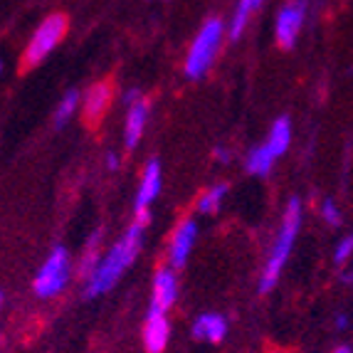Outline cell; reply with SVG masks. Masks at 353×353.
<instances>
[{
  "label": "cell",
  "instance_id": "6da1fadb",
  "mask_svg": "<svg viewBox=\"0 0 353 353\" xmlns=\"http://www.w3.org/2000/svg\"><path fill=\"white\" fill-rule=\"evenodd\" d=\"M143 232H146V220L136 218L124 230V235L119 237L106 252H101L99 262H97V267L87 277V284H84V296L87 299H97V296L106 294V292H112L117 287V282L124 277V272L134 265L139 252H141Z\"/></svg>",
  "mask_w": 353,
  "mask_h": 353
},
{
  "label": "cell",
  "instance_id": "7a4b0ae2",
  "mask_svg": "<svg viewBox=\"0 0 353 353\" xmlns=\"http://www.w3.org/2000/svg\"><path fill=\"white\" fill-rule=\"evenodd\" d=\"M301 220H304V205H301L299 198H289L287 208L282 212V220H279L277 235H274L270 254H267V262L262 267V274H259V282H257L259 294H270L272 289L277 287L284 267L289 262V254L294 250L296 237H299Z\"/></svg>",
  "mask_w": 353,
  "mask_h": 353
},
{
  "label": "cell",
  "instance_id": "3957f363",
  "mask_svg": "<svg viewBox=\"0 0 353 353\" xmlns=\"http://www.w3.org/2000/svg\"><path fill=\"white\" fill-rule=\"evenodd\" d=\"M225 40H228V25H225V20H220L218 15L208 18L201 25V30L195 32L188 52H185V62H183L185 77L193 79V82L203 79L210 72V67L215 65Z\"/></svg>",
  "mask_w": 353,
  "mask_h": 353
},
{
  "label": "cell",
  "instance_id": "277c9868",
  "mask_svg": "<svg viewBox=\"0 0 353 353\" xmlns=\"http://www.w3.org/2000/svg\"><path fill=\"white\" fill-rule=\"evenodd\" d=\"M72 272H74V265H72L70 250L62 248V245H54L35 274V282H32L35 294L40 299H54V296H59L70 287Z\"/></svg>",
  "mask_w": 353,
  "mask_h": 353
},
{
  "label": "cell",
  "instance_id": "5b68a950",
  "mask_svg": "<svg viewBox=\"0 0 353 353\" xmlns=\"http://www.w3.org/2000/svg\"><path fill=\"white\" fill-rule=\"evenodd\" d=\"M65 35H67V15H62V12L48 15V18L35 28V32H32V37H30V42H28V48H25V65L28 67L42 65V62L57 50L59 42L65 40Z\"/></svg>",
  "mask_w": 353,
  "mask_h": 353
},
{
  "label": "cell",
  "instance_id": "8992f818",
  "mask_svg": "<svg viewBox=\"0 0 353 353\" xmlns=\"http://www.w3.org/2000/svg\"><path fill=\"white\" fill-rule=\"evenodd\" d=\"M306 23V0H287L274 18V40L279 48L292 50Z\"/></svg>",
  "mask_w": 353,
  "mask_h": 353
},
{
  "label": "cell",
  "instance_id": "52a82bcc",
  "mask_svg": "<svg viewBox=\"0 0 353 353\" xmlns=\"http://www.w3.org/2000/svg\"><path fill=\"white\" fill-rule=\"evenodd\" d=\"M161 188H163V168H161L159 159H151L143 165L141 183H139L134 201V212L141 220H148V208L156 203V198L161 195Z\"/></svg>",
  "mask_w": 353,
  "mask_h": 353
},
{
  "label": "cell",
  "instance_id": "ba28073f",
  "mask_svg": "<svg viewBox=\"0 0 353 353\" xmlns=\"http://www.w3.org/2000/svg\"><path fill=\"white\" fill-rule=\"evenodd\" d=\"M198 232H201V225L195 218H185L176 225L171 240H168V265L173 270H181L188 262L190 252L195 248V240H198Z\"/></svg>",
  "mask_w": 353,
  "mask_h": 353
},
{
  "label": "cell",
  "instance_id": "9c48e42d",
  "mask_svg": "<svg viewBox=\"0 0 353 353\" xmlns=\"http://www.w3.org/2000/svg\"><path fill=\"white\" fill-rule=\"evenodd\" d=\"M178 294H181V284H178L176 270H173L171 265L156 270L153 284H151V306H148V309L168 312L171 306H176Z\"/></svg>",
  "mask_w": 353,
  "mask_h": 353
},
{
  "label": "cell",
  "instance_id": "30bf717a",
  "mask_svg": "<svg viewBox=\"0 0 353 353\" xmlns=\"http://www.w3.org/2000/svg\"><path fill=\"white\" fill-rule=\"evenodd\" d=\"M171 319H168V312H159V309H148L146 321H143V348L148 353H163L168 348V341H171Z\"/></svg>",
  "mask_w": 353,
  "mask_h": 353
},
{
  "label": "cell",
  "instance_id": "8fae6325",
  "mask_svg": "<svg viewBox=\"0 0 353 353\" xmlns=\"http://www.w3.org/2000/svg\"><path fill=\"white\" fill-rule=\"evenodd\" d=\"M114 99V87L112 82H97L87 89L82 94V117L89 126H97L101 119L106 117L109 106H112Z\"/></svg>",
  "mask_w": 353,
  "mask_h": 353
},
{
  "label": "cell",
  "instance_id": "7c38bea8",
  "mask_svg": "<svg viewBox=\"0 0 353 353\" xmlns=\"http://www.w3.org/2000/svg\"><path fill=\"white\" fill-rule=\"evenodd\" d=\"M190 336H193L195 341H205V343L225 341V336H228V319L218 312L201 314L193 321V326H190Z\"/></svg>",
  "mask_w": 353,
  "mask_h": 353
},
{
  "label": "cell",
  "instance_id": "4fadbf2b",
  "mask_svg": "<svg viewBox=\"0 0 353 353\" xmlns=\"http://www.w3.org/2000/svg\"><path fill=\"white\" fill-rule=\"evenodd\" d=\"M148 114H151V106L148 101H136L126 109V121H124V146L129 151H134L141 141L143 131H146V124H148Z\"/></svg>",
  "mask_w": 353,
  "mask_h": 353
},
{
  "label": "cell",
  "instance_id": "5bb4252c",
  "mask_svg": "<svg viewBox=\"0 0 353 353\" xmlns=\"http://www.w3.org/2000/svg\"><path fill=\"white\" fill-rule=\"evenodd\" d=\"M265 0H237L235 10H232V18H230V25H228V40H240L245 35V30H248L250 20H252L254 12L262 8Z\"/></svg>",
  "mask_w": 353,
  "mask_h": 353
},
{
  "label": "cell",
  "instance_id": "9a60e30c",
  "mask_svg": "<svg viewBox=\"0 0 353 353\" xmlns=\"http://www.w3.org/2000/svg\"><path fill=\"white\" fill-rule=\"evenodd\" d=\"M274 153L267 148V143H259V146L250 148L248 156H245V168H248L250 176L267 178L274 168Z\"/></svg>",
  "mask_w": 353,
  "mask_h": 353
},
{
  "label": "cell",
  "instance_id": "2e32d148",
  "mask_svg": "<svg viewBox=\"0 0 353 353\" xmlns=\"http://www.w3.org/2000/svg\"><path fill=\"white\" fill-rule=\"evenodd\" d=\"M265 143L274 153V159H279V156H284L289 151V143H292V121H289V117H279L270 126V134H267Z\"/></svg>",
  "mask_w": 353,
  "mask_h": 353
},
{
  "label": "cell",
  "instance_id": "e0dca14e",
  "mask_svg": "<svg viewBox=\"0 0 353 353\" xmlns=\"http://www.w3.org/2000/svg\"><path fill=\"white\" fill-rule=\"evenodd\" d=\"M79 109H82V92H79V89L65 92V97L57 101V109H54V124L57 126L70 124Z\"/></svg>",
  "mask_w": 353,
  "mask_h": 353
},
{
  "label": "cell",
  "instance_id": "ac0fdd59",
  "mask_svg": "<svg viewBox=\"0 0 353 353\" xmlns=\"http://www.w3.org/2000/svg\"><path fill=\"white\" fill-rule=\"evenodd\" d=\"M228 190H230L228 183H215V185H210V188L198 198V212H201V215H215V212L223 208L225 198H228Z\"/></svg>",
  "mask_w": 353,
  "mask_h": 353
},
{
  "label": "cell",
  "instance_id": "d6986e66",
  "mask_svg": "<svg viewBox=\"0 0 353 353\" xmlns=\"http://www.w3.org/2000/svg\"><path fill=\"white\" fill-rule=\"evenodd\" d=\"M99 237H101V232H97L92 240H89V245L84 248V252H82V262H79V272H82V277L87 279L89 274H92V270L97 267V262H99V257H101V250H99Z\"/></svg>",
  "mask_w": 353,
  "mask_h": 353
},
{
  "label": "cell",
  "instance_id": "ffe728a7",
  "mask_svg": "<svg viewBox=\"0 0 353 353\" xmlns=\"http://www.w3.org/2000/svg\"><path fill=\"white\" fill-rule=\"evenodd\" d=\"M319 215H321L324 223L331 225V228L341 225V208L336 205L334 198H324V201H321V205H319Z\"/></svg>",
  "mask_w": 353,
  "mask_h": 353
},
{
  "label": "cell",
  "instance_id": "44dd1931",
  "mask_svg": "<svg viewBox=\"0 0 353 353\" xmlns=\"http://www.w3.org/2000/svg\"><path fill=\"white\" fill-rule=\"evenodd\" d=\"M351 257H353V235H346V237H341V240L336 242V248H334V262L339 267H343Z\"/></svg>",
  "mask_w": 353,
  "mask_h": 353
},
{
  "label": "cell",
  "instance_id": "7402d4cb",
  "mask_svg": "<svg viewBox=\"0 0 353 353\" xmlns=\"http://www.w3.org/2000/svg\"><path fill=\"white\" fill-rule=\"evenodd\" d=\"M121 99H124V104H126V106L136 104V101H141V99H143V97H141V89L129 87V89L124 92V94H121Z\"/></svg>",
  "mask_w": 353,
  "mask_h": 353
},
{
  "label": "cell",
  "instance_id": "603a6c76",
  "mask_svg": "<svg viewBox=\"0 0 353 353\" xmlns=\"http://www.w3.org/2000/svg\"><path fill=\"white\" fill-rule=\"evenodd\" d=\"M230 156H232V153H230L228 146H215V148H212V159H218V163H228Z\"/></svg>",
  "mask_w": 353,
  "mask_h": 353
},
{
  "label": "cell",
  "instance_id": "cb8c5ba5",
  "mask_svg": "<svg viewBox=\"0 0 353 353\" xmlns=\"http://www.w3.org/2000/svg\"><path fill=\"white\" fill-rule=\"evenodd\" d=\"M119 163H121V159H119V153H106V168H109V171H117L119 168Z\"/></svg>",
  "mask_w": 353,
  "mask_h": 353
},
{
  "label": "cell",
  "instance_id": "d4e9b609",
  "mask_svg": "<svg viewBox=\"0 0 353 353\" xmlns=\"http://www.w3.org/2000/svg\"><path fill=\"white\" fill-rule=\"evenodd\" d=\"M336 329H339V331L348 329V316H346V314H339V316H336Z\"/></svg>",
  "mask_w": 353,
  "mask_h": 353
},
{
  "label": "cell",
  "instance_id": "484cf974",
  "mask_svg": "<svg viewBox=\"0 0 353 353\" xmlns=\"http://www.w3.org/2000/svg\"><path fill=\"white\" fill-rule=\"evenodd\" d=\"M341 282L343 284H353V270H343L341 272Z\"/></svg>",
  "mask_w": 353,
  "mask_h": 353
},
{
  "label": "cell",
  "instance_id": "4316f807",
  "mask_svg": "<svg viewBox=\"0 0 353 353\" xmlns=\"http://www.w3.org/2000/svg\"><path fill=\"white\" fill-rule=\"evenodd\" d=\"M334 353H353V348L351 346H336Z\"/></svg>",
  "mask_w": 353,
  "mask_h": 353
},
{
  "label": "cell",
  "instance_id": "83f0119b",
  "mask_svg": "<svg viewBox=\"0 0 353 353\" xmlns=\"http://www.w3.org/2000/svg\"><path fill=\"white\" fill-rule=\"evenodd\" d=\"M270 353H292V351H284V348H274V351H270Z\"/></svg>",
  "mask_w": 353,
  "mask_h": 353
},
{
  "label": "cell",
  "instance_id": "f1b7e54d",
  "mask_svg": "<svg viewBox=\"0 0 353 353\" xmlns=\"http://www.w3.org/2000/svg\"><path fill=\"white\" fill-rule=\"evenodd\" d=\"M0 312H3V294H0Z\"/></svg>",
  "mask_w": 353,
  "mask_h": 353
},
{
  "label": "cell",
  "instance_id": "f546056e",
  "mask_svg": "<svg viewBox=\"0 0 353 353\" xmlns=\"http://www.w3.org/2000/svg\"><path fill=\"white\" fill-rule=\"evenodd\" d=\"M0 74H3V62H0Z\"/></svg>",
  "mask_w": 353,
  "mask_h": 353
}]
</instances>
